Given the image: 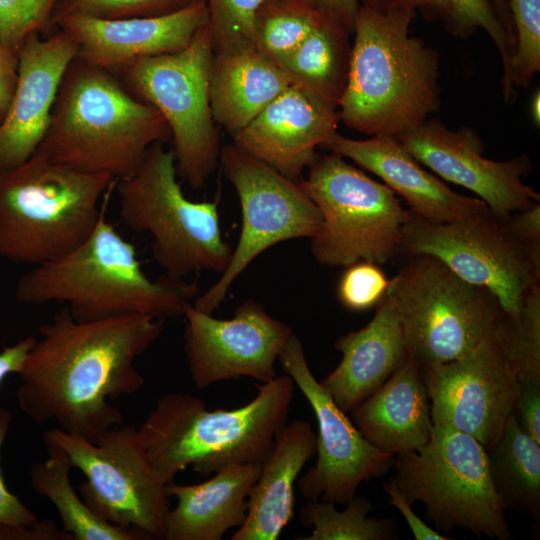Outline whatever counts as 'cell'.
<instances>
[{"mask_svg":"<svg viewBox=\"0 0 540 540\" xmlns=\"http://www.w3.org/2000/svg\"><path fill=\"white\" fill-rule=\"evenodd\" d=\"M490 474L505 508L540 516V443L509 417L496 444L487 451Z\"/></svg>","mask_w":540,"mask_h":540,"instance_id":"obj_30","label":"cell"},{"mask_svg":"<svg viewBox=\"0 0 540 540\" xmlns=\"http://www.w3.org/2000/svg\"><path fill=\"white\" fill-rule=\"evenodd\" d=\"M278 360L310 404L318 424L317 460L298 480L307 500L346 505L364 481L385 474L394 456L370 444L316 380L307 363L303 345L293 333Z\"/></svg>","mask_w":540,"mask_h":540,"instance_id":"obj_15","label":"cell"},{"mask_svg":"<svg viewBox=\"0 0 540 540\" xmlns=\"http://www.w3.org/2000/svg\"><path fill=\"white\" fill-rule=\"evenodd\" d=\"M383 489L389 499V503L393 505L404 517L411 532L417 540H447L449 537L443 536L441 533L427 525L413 511L411 503L405 498L399 490L394 478L389 482L382 484Z\"/></svg>","mask_w":540,"mask_h":540,"instance_id":"obj_43","label":"cell"},{"mask_svg":"<svg viewBox=\"0 0 540 540\" xmlns=\"http://www.w3.org/2000/svg\"><path fill=\"white\" fill-rule=\"evenodd\" d=\"M319 8L337 17L349 30L354 29L358 0H311Z\"/></svg>","mask_w":540,"mask_h":540,"instance_id":"obj_47","label":"cell"},{"mask_svg":"<svg viewBox=\"0 0 540 540\" xmlns=\"http://www.w3.org/2000/svg\"><path fill=\"white\" fill-rule=\"evenodd\" d=\"M389 283L377 264L360 261L346 267L338 282L337 296L346 309L362 312L379 304Z\"/></svg>","mask_w":540,"mask_h":540,"instance_id":"obj_39","label":"cell"},{"mask_svg":"<svg viewBox=\"0 0 540 540\" xmlns=\"http://www.w3.org/2000/svg\"><path fill=\"white\" fill-rule=\"evenodd\" d=\"M294 385L287 374L276 376L229 410H209L187 393L164 395L138 428L154 469L167 484L190 465L204 476L231 464L263 466L287 425Z\"/></svg>","mask_w":540,"mask_h":540,"instance_id":"obj_3","label":"cell"},{"mask_svg":"<svg viewBox=\"0 0 540 540\" xmlns=\"http://www.w3.org/2000/svg\"><path fill=\"white\" fill-rule=\"evenodd\" d=\"M322 148L380 177L407 202L414 215L426 221L449 223L489 210L481 199L454 192L424 169L397 138L355 140L337 133Z\"/></svg>","mask_w":540,"mask_h":540,"instance_id":"obj_22","label":"cell"},{"mask_svg":"<svg viewBox=\"0 0 540 540\" xmlns=\"http://www.w3.org/2000/svg\"><path fill=\"white\" fill-rule=\"evenodd\" d=\"M316 454V434L311 424H287L263 464L248 497L244 523L231 540H276L294 515V485L307 461Z\"/></svg>","mask_w":540,"mask_h":540,"instance_id":"obj_26","label":"cell"},{"mask_svg":"<svg viewBox=\"0 0 540 540\" xmlns=\"http://www.w3.org/2000/svg\"><path fill=\"white\" fill-rule=\"evenodd\" d=\"M204 1L209 12L214 53L255 46L257 12L271 0Z\"/></svg>","mask_w":540,"mask_h":540,"instance_id":"obj_35","label":"cell"},{"mask_svg":"<svg viewBox=\"0 0 540 540\" xmlns=\"http://www.w3.org/2000/svg\"><path fill=\"white\" fill-rule=\"evenodd\" d=\"M184 353L198 389L249 377L263 383L277 376L275 362L293 334L263 304L246 300L230 319H217L189 302L184 306Z\"/></svg>","mask_w":540,"mask_h":540,"instance_id":"obj_17","label":"cell"},{"mask_svg":"<svg viewBox=\"0 0 540 540\" xmlns=\"http://www.w3.org/2000/svg\"><path fill=\"white\" fill-rule=\"evenodd\" d=\"M164 320L129 313L77 321L64 306L39 327L18 373L20 409L37 424L55 420L60 428L93 443L123 423L109 403L144 385L137 357L159 338Z\"/></svg>","mask_w":540,"mask_h":540,"instance_id":"obj_1","label":"cell"},{"mask_svg":"<svg viewBox=\"0 0 540 540\" xmlns=\"http://www.w3.org/2000/svg\"><path fill=\"white\" fill-rule=\"evenodd\" d=\"M445 13L448 28L456 36L467 37L482 28L495 43L503 62V94L506 101L514 98L511 65L515 41L500 21L489 0H447Z\"/></svg>","mask_w":540,"mask_h":540,"instance_id":"obj_34","label":"cell"},{"mask_svg":"<svg viewBox=\"0 0 540 540\" xmlns=\"http://www.w3.org/2000/svg\"><path fill=\"white\" fill-rule=\"evenodd\" d=\"M334 347L342 354L341 361L320 384L346 413L383 385L408 357L392 297L386 292L371 321L340 336Z\"/></svg>","mask_w":540,"mask_h":540,"instance_id":"obj_23","label":"cell"},{"mask_svg":"<svg viewBox=\"0 0 540 540\" xmlns=\"http://www.w3.org/2000/svg\"><path fill=\"white\" fill-rule=\"evenodd\" d=\"M208 21V8L201 0L165 15L121 19L69 15L56 25L76 43V58L115 74L140 59L182 50Z\"/></svg>","mask_w":540,"mask_h":540,"instance_id":"obj_19","label":"cell"},{"mask_svg":"<svg viewBox=\"0 0 540 540\" xmlns=\"http://www.w3.org/2000/svg\"><path fill=\"white\" fill-rule=\"evenodd\" d=\"M46 445L60 448L71 467L86 477L79 491L86 505L105 521L164 539L170 510L166 483L154 469L138 428L108 429L96 443L61 428L43 434Z\"/></svg>","mask_w":540,"mask_h":540,"instance_id":"obj_12","label":"cell"},{"mask_svg":"<svg viewBox=\"0 0 540 540\" xmlns=\"http://www.w3.org/2000/svg\"><path fill=\"white\" fill-rule=\"evenodd\" d=\"M11 420L10 412L0 408V449L9 431ZM38 521L33 511L8 490L0 469V523L26 527Z\"/></svg>","mask_w":540,"mask_h":540,"instance_id":"obj_40","label":"cell"},{"mask_svg":"<svg viewBox=\"0 0 540 540\" xmlns=\"http://www.w3.org/2000/svg\"><path fill=\"white\" fill-rule=\"evenodd\" d=\"M172 149L153 144L138 169L118 180L120 218L152 237V255L171 278L208 270L221 274L232 249L223 239L216 201L188 199L177 180Z\"/></svg>","mask_w":540,"mask_h":540,"instance_id":"obj_7","label":"cell"},{"mask_svg":"<svg viewBox=\"0 0 540 540\" xmlns=\"http://www.w3.org/2000/svg\"><path fill=\"white\" fill-rule=\"evenodd\" d=\"M212 57L208 21L182 50L140 59L115 73L131 94L162 114L177 173L195 190L210 179L221 154L210 103Z\"/></svg>","mask_w":540,"mask_h":540,"instance_id":"obj_11","label":"cell"},{"mask_svg":"<svg viewBox=\"0 0 540 540\" xmlns=\"http://www.w3.org/2000/svg\"><path fill=\"white\" fill-rule=\"evenodd\" d=\"M372 504L364 497L354 496L343 511L334 503L308 500L300 509L302 523L311 528L300 540H390L397 537L391 519L369 516Z\"/></svg>","mask_w":540,"mask_h":540,"instance_id":"obj_31","label":"cell"},{"mask_svg":"<svg viewBox=\"0 0 540 540\" xmlns=\"http://www.w3.org/2000/svg\"><path fill=\"white\" fill-rule=\"evenodd\" d=\"M261 469L258 464H231L199 484L167 483L166 494L177 504L167 514L164 539L221 540L229 529L239 528Z\"/></svg>","mask_w":540,"mask_h":540,"instance_id":"obj_25","label":"cell"},{"mask_svg":"<svg viewBox=\"0 0 540 540\" xmlns=\"http://www.w3.org/2000/svg\"><path fill=\"white\" fill-rule=\"evenodd\" d=\"M393 466L399 490L411 504L422 502L440 529L511 538L506 508L492 482L488 452L474 437L433 426L430 440L396 455Z\"/></svg>","mask_w":540,"mask_h":540,"instance_id":"obj_10","label":"cell"},{"mask_svg":"<svg viewBox=\"0 0 540 540\" xmlns=\"http://www.w3.org/2000/svg\"><path fill=\"white\" fill-rule=\"evenodd\" d=\"M0 540H74L73 537L58 529L55 522L39 520L32 526H15L0 523Z\"/></svg>","mask_w":540,"mask_h":540,"instance_id":"obj_44","label":"cell"},{"mask_svg":"<svg viewBox=\"0 0 540 540\" xmlns=\"http://www.w3.org/2000/svg\"><path fill=\"white\" fill-rule=\"evenodd\" d=\"M414 10L359 8L340 120L369 136L397 138L440 106L439 54L409 33Z\"/></svg>","mask_w":540,"mask_h":540,"instance_id":"obj_2","label":"cell"},{"mask_svg":"<svg viewBox=\"0 0 540 540\" xmlns=\"http://www.w3.org/2000/svg\"><path fill=\"white\" fill-rule=\"evenodd\" d=\"M493 333L518 382L540 383V286L533 285L514 314L501 311Z\"/></svg>","mask_w":540,"mask_h":540,"instance_id":"obj_32","label":"cell"},{"mask_svg":"<svg viewBox=\"0 0 540 540\" xmlns=\"http://www.w3.org/2000/svg\"><path fill=\"white\" fill-rule=\"evenodd\" d=\"M348 29L334 15L323 13L304 41L278 65L295 85L328 108L338 110L351 60Z\"/></svg>","mask_w":540,"mask_h":540,"instance_id":"obj_28","label":"cell"},{"mask_svg":"<svg viewBox=\"0 0 540 540\" xmlns=\"http://www.w3.org/2000/svg\"><path fill=\"white\" fill-rule=\"evenodd\" d=\"M421 371L433 426L468 434L490 450L513 414L520 391L493 330L462 357Z\"/></svg>","mask_w":540,"mask_h":540,"instance_id":"obj_16","label":"cell"},{"mask_svg":"<svg viewBox=\"0 0 540 540\" xmlns=\"http://www.w3.org/2000/svg\"><path fill=\"white\" fill-rule=\"evenodd\" d=\"M219 164L239 198L242 227L226 269L192 303L208 314L221 305L234 281L260 254L284 241L313 238L322 222L300 181L284 176L236 144L221 148Z\"/></svg>","mask_w":540,"mask_h":540,"instance_id":"obj_13","label":"cell"},{"mask_svg":"<svg viewBox=\"0 0 540 540\" xmlns=\"http://www.w3.org/2000/svg\"><path fill=\"white\" fill-rule=\"evenodd\" d=\"M115 178L83 172L36 151L0 172V256L38 265L67 254L94 230Z\"/></svg>","mask_w":540,"mask_h":540,"instance_id":"obj_6","label":"cell"},{"mask_svg":"<svg viewBox=\"0 0 540 540\" xmlns=\"http://www.w3.org/2000/svg\"><path fill=\"white\" fill-rule=\"evenodd\" d=\"M307 170L300 184L322 217L317 234L310 239L318 263L382 265L399 255L403 228L412 213L388 185L333 152L317 154Z\"/></svg>","mask_w":540,"mask_h":540,"instance_id":"obj_8","label":"cell"},{"mask_svg":"<svg viewBox=\"0 0 540 540\" xmlns=\"http://www.w3.org/2000/svg\"><path fill=\"white\" fill-rule=\"evenodd\" d=\"M17 80V54L8 49L0 39V122L9 108Z\"/></svg>","mask_w":540,"mask_h":540,"instance_id":"obj_45","label":"cell"},{"mask_svg":"<svg viewBox=\"0 0 540 540\" xmlns=\"http://www.w3.org/2000/svg\"><path fill=\"white\" fill-rule=\"evenodd\" d=\"M35 341L36 338L33 336H27L14 345L5 347L0 351V386L8 375L19 373Z\"/></svg>","mask_w":540,"mask_h":540,"instance_id":"obj_46","label":"cell"},{"mask_svg":"<svg viewBox=\"0 0 540 540\" xmlns=\"http://www.w3.org/2000/svg\"><path fill=\"white\" fill-rule=\"evenodd\" d=\"M77 45L59 30L47 38L30 34L17 53L18 80L0 122V172L28 160L39 148L57 92Z\"/></svg>","mask_w":540,"mask_h":540,"instance_id":"obj_20","label":"cell"},{"mask_svg":"<svg viewBox=\"0 0 540 540\" xmlns=\"http://www.w3.org/2000/svg\"><path fill=\"white\" fill-rule=\"evenodd\" d=\"M399 254L439 259L463 280L487 289L506 314L520 310L540 278V263L513 238L506 219L490 210L449 223H432L412 213Z\"/></svg>","mask_w":540,"mask_h":540,"instance_id":"obj_14","label":"cell"},{"mask_svg":"<svg viewBox=\"0 0 540 540\" xmlns=\"http://www.w3.org/2000/svg\"><path fill=\"white\" fill-rule=\"evenodd\" d=\"M407 355L420 367L456 360L490 333L501 313L485 288L429 255L407 257L390 280Z\"/></svg>","mask_w":540,"mask_h":540,"instance_id":"obj_9","label":"cell"},{"mask_svg":"<svg viewBox=\"0 0 540 540\" xmlns=\"http://www.w3.org/2000/svg\"><path fill=\"white\" fill-rule=\"evenodd\" d=\"M515 36L513 85L527 87L540 70V0H509Z\"/></svg>","mask_w":540,"mask_h":540,"instance_id":"obj_36","label":"cell"},{"mask_svg":"<svg viewBox=\"0 0 540 540\" xmlns=\"http://www.w3.org/2000/svg\"><path fill=\"white\" fill-rule=\"evenodd\" d=\"M397 139L422 165L475 193L501 219L540 202L539 194L522 180L532 167L529 157L487 159L481 138L471 128L452 130L427 120Z\"/></svg>","mask_w":540,"mask_h":540,"instance_id":"obj_18","label":"cell"},{"mask_svg":"<svg viewBox=\"0 0 540 540\" xmlns=\"http://www.w3.org/2000/svg\"><path fill=\"white\" fill-rule=\"evenodd\" d=\"M59 0H0V39L15 54L25 39L47 26Z\"/></svg>","mask_w":540,"mask_h":540,"instance_id":"obj_38","label":"cell"},{"mask_svg":"<svg viewBox=\"0 0 540 540\" xmlns=\"http://www.w3.org/2000/svg\"><path fill=\"white\" fill-rule=\"evenodd\" d=\"M506 227L513 238L540 263V203L511 214L506 219Z\"/></svg>","mask_w":540,"mask_h":540,"instance_id":"obj_41","label":"cell"},{"mask_svg":"<svg viewBox=\"0 0 540 540\" xmlns=\"http://www.w3.org/2000/svg\"><path fill=\"white\" fill-rule=\"evenodd\" d=\"M195 282L164 276L149 278L134 245L104 213L92 233L67 254L24 274L16 287L22 304H65L77 321L139 313L166 320L183 316L198 294Z\"/></svg>","mask_w":540,"mask_h":540,"instance_id":"obj_5","label":"cell"},{"mask_svg":"<svg viewBox=\"0 0 540 540\" xmlns=\"http://www.w3.org/2000/svg\"><path fill=\"white\" fill-rule=\"evenodd\" d=\"M531 116L534 123L539 126L540 124V93L536 91L531 101Z\"/></svg>","mask_w":540,"mask_h":540,"instance_id":"obj_50","label":"cell"},{"mask_svg":"<svg viewBox=\"0 0 540 540\" xmlns=\"http://www.w3.org/2000/svg\"><path fill=\"white\" fill-rule=\"evenodd\" d=\"M48 458L30 468L33 489L55 506L62 530L74 540H142L148 537L132 528L111 524L96 515L78 496L70 482L71 464L58 447L46 445Z\"/></svg>","mask_w":540,"mask_h":540,"instance_id":"obj_29","label":"cell"},{"mask_svg":"<svg viewBox=\"0 0 540 540\" xmlns=\"http://www.w3.org/2000/svg\"><path fill=\"white\" fill-rule=\"evenodd\" d=\"M364 438L383 453L414 451L431 437L430 402L420 365L411 357L350 411Z\"/></svg>","mask_w":540,"mask_h":540,"instance_id":"obj_24","label":"cell"},{"mask_svg":"<svg viewBox=\"0 0 540 540\" xmlns=\"http://www.w3.org/2000/svg\"><path fill=\"white\" fill-rule=\"evenodd\" d=\"M201 0H59L50 25L69 15L101 19L149 17L170 14Z\"/></svg>","mask_w":540,"mask_h":540,"instance_id":"obj_37","label":"cell"},{"mask_svg":"<svg viewBox=\"0 0 540 540\" xmlns=\"http://www.w3.org/2000/svg\"><path fill=\"white\" fill-rule=\"evenodd\" d=\"M446 6L447 0H389L385 11L395 8L414 10L415 7H427L445 12Z\"/></svg>","mask_w":540,"mask_h":540,"instance_id":"obj_48","label":"cell"},{"mask_svg":"<svg viewBox=\"0 0 540 540\" xmlns=\"http://www.w3.org/2000/svg\"><path fill=\"white\" fill-rule=\"evenodd\" d=\"M171 140L162 114L116 74L75 58L67 67L37 149L54 162L120 180L155 143Z\"/></svg>","mask_w":540,"mask_h":540,"instance_id":"obj_4","label":"cell"},{"mask_svg":"<svg viewBox=\"0 0 540 540\" xmlns=\"http://www.w3.org/2000/svg\"><path fill=\"white\" fill-rule=\"evenodd\" d=\"M494 1V4L497 8V15L500 19V21L502 22V24L504 25L506 31L508 32V34L515 40V36H514V30H513V25L510 21V19L508 18V11L506 9V1L505 0H493Z\"/></svg>","mask_w":540,"mask_h":540,"instance_id":"obj_49","label":"cell"},{"mask_svg":"<svg viewBox=\"0 0 540 540\" xmlns=\"http://www.w3.org/2000/svg\"><path fill=\"white\" fill-rule=\"evenodd\" d=\"M323 9L311 0H271L256 16L255 46L279 64L310 34Z\"/></svg>","mask_w":540,"mask_h":540,"instance_id":"obj_33","label":"cell"},{"mask_svg":"<svg viewBox=\"0 0 540 540\" xmlns=\"http://www.w3.org/2000/svg\"><path fill=\"white\" fill-rule=\"evenodd\" d=\"M514 415L520 427L540 443V383L520 382Z\"/></svg>","mask_w":540,"mask_h":540,"instance_id":"obj_42","label":"cell"},{"mask_svg":"<svg viewBox=\"0 0 540 540\" xmlns=\"http://www.w3.org/2000/svg\"><path fill=\"white\" fill-rule=\"evenodd\" d=\"M290 85L285 71L255 46L213 52L211 109L215 122L232 137Z\"/></svg>","mask_w":540,"mask_h":540,"instance_id":"obj_27","label":"cell"},{"mask_svg":"<svg viewBox=\"0 0 540 540\" xmlns=\"http://www.w3.org/2000/svg\"><path fill=\"white\" fill-rule=\"evenodd\" d=\"M339 121L338 110L290 85L232 138L247 153L298 180L315 159L316 148L337 134Z\"/></svg>","mask_w":540,"mask_h":540,"instance_id":"obj_21","label":"cell"}]
</instances>
